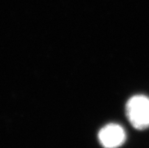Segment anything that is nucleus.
<instances>
[{"label": "nucleus", "mask_w": 149, "mask_h": 148, "mask_svg": "<svg viewBox=\"0 0 149 148\" xmlns=\"http://www.w3.org/2000/svg\"><path fill=\"white\" fill-rule=\"evenodd\" d=\"M127 116L136 129L143 130L149 127V98L135 95L127 101Z\"/></svg>", "instance_id": "1"}, {"label": "nucleus", "mask_w": 149, "mask_h": 148, "mask_svg": "<svg viewBox=\"0 0 149 148\" xmlns=\"http://www.w3.org/2000/svg\"><path fill=\"white\" fill-rule=\"evenodd\" d=\"M98 140L104 148H117L126 141L127 136L123 128L117 124H108L98 132Z\"/></svg>", "instance_id": "2"}]
</instances>
